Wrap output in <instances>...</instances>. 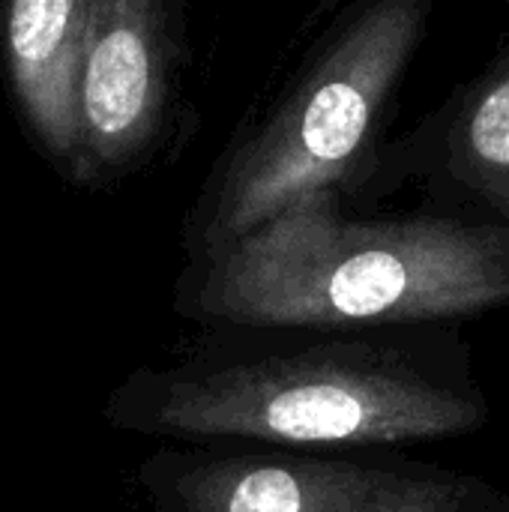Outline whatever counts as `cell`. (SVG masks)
Segmentation results:
<instances>
[{
	"label": "cell",
	"instance_id": "7",
	"mask_svg": "<svg viewBox=\"0 0 509 512\" xmlns=\"http://www.w3.org/2000/svg\"><path fill=\"white\" fill-rule=\"evenodd\" d=\"M459 180L509 219V54L492 66L450 132Z\"/></svg>",
	"mask_w": 509,
	"mask_h": 512
},
{
	"label": "cell",
	"instance_id": "4",
	"mask_svg": "<svg viewBox=\"0 0 509 512\" xmlns=\"http://www.w3.org/2000/svg\"><path fill=\"white\" fill-rule=\"evenodd\" d=\"M189 512H480L474 486L303 459H231L183 486Z\"/></svg>",
	"mask_w": 509,
	"mask_h": 512
},
{
	"label": "cell",
	"instance_id": "3",
	"mask_svg": "<svg viewBox=\"0 0 509 512\" xmlns=\"http://www.w3.org/2000/svg\"><path fill=\"white\" fill-rule=\"evenodd\" d=\"M480 408L411 366L309 351L237 363L171 387L162 423L198 438L297 447L414 444L471 432Z\"/></svg>",
	"mask_w": 509,
	"mask_h": 512
},
{
	"label": "cell",
	"instance_id": "5",
	"mask_svg": "<svg viewBox=\"0 0 509 512\" xmlns=\"http://www.w3.org/2000/svg\"><path fill=\"white\" fill-rule=\"evenodd\" d=\"M168 93V39L159 0H102L75 78L78 156L117 165L159 126Z\"/></svg>",
	"mask_w": 509,
	"mask_h": 512
},
{
	"label": "cell",
	"instance_id": "6",
	"mask_svg": "<svg viewBox=\"0 0 509 512\" xmlns=\"http://www.w3.org/2000/svg\"><path fill=\"white\" fill-rule=\"evenodd\" d=\"M102 0H3V60L33 135L78 159L75 78Z\"/></svg>",
	"mask_w": 509,
	"mask_h": 512
},
{
	"label": "cell",
	"instance_id": "1",
	"mask_svg": "<svg viewBox=\"0 0 509 512\" xmlns=\"http://www.w3.org/2000/svg\"><path fill=\"white\" fill-rule=\"evenodd\" d=\"M509 300V231L453 219L354 222L318 189L210 252L201 309L246 327L459 318Z\"/></svg>",
	"mask_w": 509,
	"mask_h": 512
},
{
	"label": "cell",
	"instance_id": "2",
	"mask_svg": "<svg viewBox=\"0 0 509 512\" xmlns=\"http://www.w3.org/2000/svg\"><path fill=\"white\" fill-rule=\"evenodd\" d=\"M426 15L429 0H372L333 33L294 90L231 156L204 225L210 252L297 198L333 189L360 162L420 45Z\"/></svg>",
	"mask_w": 509,
	"mask_h": 512
}]
</instances>
